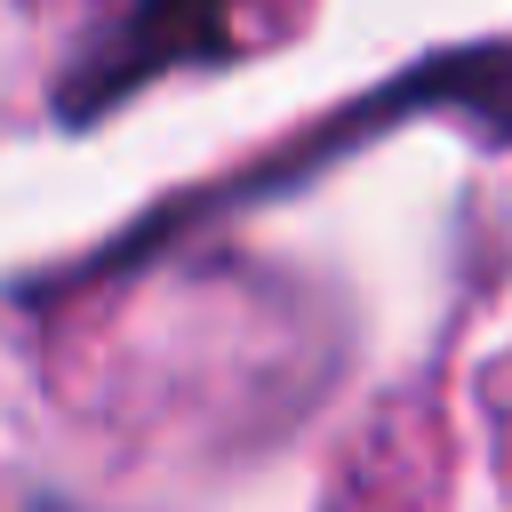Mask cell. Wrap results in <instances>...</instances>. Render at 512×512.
Masks as SVG:
<instances>
[{"label": "cell", "mask_w": 512, "mask_h": 512, "mask_svg": "<svg viewBox=\"0 0 512 512\" xmlns=\"http://www.w3.org/2000/svg\"><path fill=\"white\" fill-rule=\"evenodd\" d=\"M232 48V0H120L88 48L64 64L56 80V120H96L112 112L120 96H136L152 72L168 64H208Z\"/></svg>", "instance_id": "1"}, {"label": "cell", "mask_w": 512, "mask_h": 512, "mask_svg": "<svg viewBox=\"0 0 512 512\" xmlns=\"http://www.w3.org/2000/svg\"><path fill=\"white\" fill-rule=\"evenodd\" d=\"M400 96H448L464 104L472 120H488L496 136H512V56H456V64H432L416 88Z\"/></svg>", "instance_id": "2"}]
</instances>
